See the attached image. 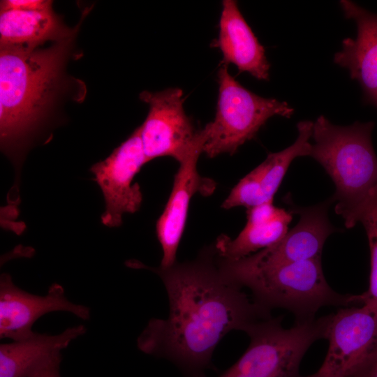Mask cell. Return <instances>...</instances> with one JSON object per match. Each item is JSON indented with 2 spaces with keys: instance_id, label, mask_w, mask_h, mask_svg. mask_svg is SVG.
Here are the masks:
<instances>
[{
  "instance_id": "6da1fadb",
  "label": "cell",
  "mask_w": 377,
  "mask_h": 377,
  "mask_svg": "<svg viewBox=\"0 0 377 377\" xmlns=\"http://www.w3.org/2000/svg\"><path fill=\"white\" fill-rule=\"evenodd\" d=\"M126 264L158 274L169 300L168 317L151 319L138 337V348L172 360L190 377H205L215 348L228 332H246L271 317L270 310L251 300L222 273L214 250L165 268L135 260Z\"/></svg>"
},
{
  "instance_id": "7a4b0ae2",
  "label": "cell",
  "mask_w": 377,
  "mask_h": 377,
  "mask_svg": "<svg viewBox=\"0 0 377 377\" xmlns=\"http://www.w3.org/2000/svg\"><path fill=\"white\" fill-rule=\"evenodd\" d=\"M71 38L45 48L1 47L0 135L8 153L36 128L51 103Z\"/></svg>"
},
{
  "instance_id": "3957f363",
  "label": "cell",
  "mask_w": 377,
  "mask_h": 377,
  "mask_svg": "<svg viewBox=\"0 0 377 377\" xmlns=\"http://www.w3.org/2000/svg\"><path fill=\"white\" fill-rule=\"evenodd\" d=\"M373 122L337 126L320 115L313 122L309 156L325 169L335 186L331 198L347 228L354 227L377 198V156L371 142Z\"/></svg>"
},
{
  "instance_id": "277c9868",
  "label": "cell",
  "mask_w": 377,
  "mask_h": 377,
  "mask_svg": "<svg viewBox=\"0 0 377 377\" xmlns=\"http://www.w3.org/2000/svg\"><path fill=\"white\" fill-rule=\"evenodd\" d=\"M216 260L228 279L251 290L256 303L269 310L287 309L297 321L315 318L316 312L323 306L362 304L360 295H341L329 286L321 258L262 267L217 256Z\"/></svg>"
},
{
  "instance_id": "5b68a950",
  "label": "cell",
  "mask_w": 377,
  "mask_h": 377,
  "mask_svg": "<svg viewBox=\"0 0 377 377\" xmlns=\"http://www.w3.org/2000/svg\"><path fill=\"white\" fill-rule=\"evenodd\" d=\"M282 317L256 322L246 331L248 348L220 377H302L300 365L309 348L326 338L330 315L282 326Z\"/></svg>"
},
{
  "instance_id": "8992f818",
  "label": "cell",
  "mask_w": 377,
  "mask_h": 377,
  "mask_svg": "<svg viewBox=\"0 0 377 377\" xmlns=\"http://www.w3.org/2000/svg\"><path fill=\"white\" fill-rule=\"evenodd\" d=\"M219 98L203 153L209 158L234 154L274 116L290 118L293 108L285 101L260 96L241 85L227 65L218 71Z\"/></svg>"
},
{
  "instance_id": "52a82bcc",
  "label": "cell",
  "mask_w": 377,
  "mask_h": 377,
  "mask_svg": "<svg viewBox=\"0 0 377 377\" xmlns=\"http://www.w3.org/2000/svg\"><path fill=\"white\" fill-rule=\"evenodd\" d=\"M147 163L138 127L108 157L91 167L104 198L105 211L101 217L103 225L119 227L124 214L139 210L142 193L140 185L133 182Z\"/></svg>"
},
{
  "instance_id": "ba28073f",
  "label": "cell",
  "mask_w": 377,
  "mask_h": 377,
  "mask_svg": "<svg viewBox=\"0 0 377 377\" xmlns=\"http://www.w3.org/2000/svg\"><path fill=\"white\" fill-rule=\"evenodd\" d=\"M209 131L208 124L197 131L191 148L179 162L170 197L157 220L156 235L163 251L161 267H169L176 263L177 249L193 195L196 193L209 195L216 188L215 182L201 176L197 169L198 158L203 153Z\"/></svg>"
},
{
  "instance_id": "9c48e42d",
  "label": "cell",
  "mask_w": 377,
  "mask_h": 377,
  "mask_svg": "<svg viewBox=\"0 0 377 377\" xmlns=\"http://www.w3.org/2000/svg\"><path fill=\"white\" fill-rule=\"evenodd\" d=\"M140 98L149 105V112L140 126L146 161L170 156L179 163L191 148L197 131L184 109L179 88L144 91Z\"/></svg>"
},
{
  "instance_id": "30bf717a",
  "label": "cell",
  "mask_w": 377,
  "mask_h": 377,
  "mask_svg": "<svg viewBox=\"0 0 377 377\" xmlns=\"http://www.w3.org/2000/svg\"><path fill=\"white\" fill-rule=\"evenodd\" d=\"M325 339L321 367L306 377H346L377 344V307L363 303L330 314Z\"/></svg>"
},
{
  "instance_id": "8fae6325",
  "label": "cell",
  "mask_w": 377,
  "mask_h": 377,
  "mask_svg": "<svg viewBox=\"0 0 377 377\" xmlns=\"http://www.w3.org/2000/svg\"><path fill=\"white\" fill-rule=\"evenodd\" d=\"M66 311L84 320L90 318L88 306L69 301L62 286L52 283L45 295L29 293L3 273L0 277V337L20 341L31 336L32 326L42 316Z\"/></svg>"
},
{
  "instance_id": "7c38bea8",
  "label": "cell",
  "mask_w": 377,
  "mask_h": 377,
  "mask_svg": "<svg viewBox=\"0 0 377 377\" xmlns=\"http://www.w3.org/2000/svg\"><path fill=\"white\" fill-rule=\"evenodd\" d=\"M331 200L308 207H293L297 225L274 245L238 259L252 267L281 265L321 258L324 244L335 231L327 216Z\"/></svg>"
},
{
  "instance_id": "4fadbf2b",
  "label": "cell",
  "mask_w": 377,
  "mask_h": 377,
  "mask_svg": "<svg viewBox=\"0 0 377 377\" xmlns=\"http://www.w3.org/2000/svg\"><path fill=\"white\" fill-rule=\"evenodd\" d=\"M313 125V123L308 120L298 122V135L295 142L282 151L269 154L262 163L232 188L221 207L230 209L244 207L248 209L273 202L293 161L300 156H309Z\"/></svg>"
},
{
  "instance_id": "5bb4252c",
  "label": "cell",
  "mask_w": 377,
  "mask_h": 377,
  "mask_svg": "<svg viewBox=\"0 0 377 377\" xmlns=\"http://www.w3.org/2000/svg\"><path fill=\"white\" fill-rule=\"evenodd\" d=\"M340 5L345 17L355 22L357 33L355 39L343 40L342 50L334 54V61L348 69L366 99L377 108V14L348 0L341 1Z\"/></svg>"
},
{
  "instance_id": "9a60e30c",
  "label": "cell",
  "mask_w": 377,
  "mask_h": 377,
  "mask_svg": "<svg viewBox=\"0 0 377 377\" xmlns=\"http://www.w3.org/2000/svg\"><path fill=\"white\" fill-rule=\"evenodd\" d=\"M79 325L51 335L34 332L29 337L0 345V377H34L60 367L61 350L86 332Z\"/></svg>"
},
{
  "instance_id": "2e32d148",
  "label": "cell",
  "mask_w": 377,
  "mask_h": 377,
  "mask_svg": "<svg viewBox=\"0 0 377 377\" xmlns=\"http://www.w3.org/2000/svg\"><path fill=\"white\" fill-rule=\"evenodd\" d=\"M222 54L223 65L232 64L259 80H268L270 64L264 47L242 15L236 1L223 0L219 34L214 42Z\"/></svg>"
},
{
  "instance_id": "e0dca14e",
  "label": "cell",
  "mask_w": 377,
  "mask_h": 377,
  "mask_svg": "<svg viewBox=\"0 0 377 377\" xmlns=\"http://www.w3.org/2000/svg\"><path fill=\"white\" fill-rule=\"evenodd\" d=\"M247 222L234 239L220 236L216 242V256L226 260H238L279 242L288 232L293 212L266 202L246 211Z\"/></svg>"
},
{
  "instance_id": "ac0fdd59",
  "label": "cell",
  "mask_w": 377,
  "mask_h": 377,
  "mask_svg": "<svg viewBox=\"0 0 377 377\" xmlns=\"http://www.w3.org/2000/svg\"><path fill=\"white\" fill-rule=\"evenodd\" d=\"M75 31L62 23L52 8L39 10L1 11V47H39L48 40L57 42L71 38Z\"/></svg>"
},
{
  "instance_id": "d6986e66",
  "label": "cell",
  "mask_w": 377,
  "mask_h": 377,
  "mask_svg": "<svg viewBox=\"0 0 377 377\" xmlns=\"http://www.w3.org/2000/svg\"><path fill=\"white\" fill-rule=\"evenodd\" d=\"M360 222L366 230L371 254L369 286L361 297L363 303L377 307V198L366 208Z\"/></svg>"
},
{
  "instance_id": "ffe728a7",
  "label": "cell",
  "mask_w": 377,
  "mask_h": 377,
  "mask_svg": "<svg viewBox=\"0 0 377 377\" xmlns=\"http://www.w3.org/2000/svg\"><path fill=\"white\" fill-rule=\"evenodd\" d=\"M346 377H377V344Z\"/></svg>"
},
{
  "instance_id": "44dd1931",
  "label": "cell",
  "mask_w": 377,
  "mask_h": 377,
  "mask_svg": "<svg viewBox=\"0 0 377 377\" xmlns=\"http://www.w3.org/2000/svg\"><path fill=\"white\" fill-rule=\"evenodd\" d=\"M52 8V1L47 0H6L1 1V11L8 10H39Z\"/></svg>"
},
{
  "instance_id": "7402d4cb",
  "label": "cell",
  "mask_w": 377,
  "mask_h": 377,
  "mask_svg": "<svg viewBox=\"0 0 377 377\" xmlns=\"http://www.w3.org/2000/svg\"><path fill=\"white\" fill-rule=\"evenodd\" d=\"M59 368L60 367H56L49 369L34 377H61L59 373Z\"/></svg>"
}]
</instances>
